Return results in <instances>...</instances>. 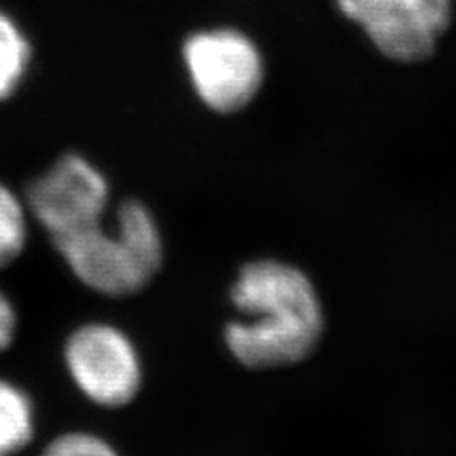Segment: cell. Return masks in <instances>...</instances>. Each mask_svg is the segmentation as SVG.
<instances>
[{"label": "cell", "mask_w": 456, "mask_h": 456, "mask_svg": "<svg viewBox=\"0 0 456 456\" xmlns=\"http://www.w3.org/2000/svg\"><path fill=\"white\" fill-rule=\"evenodd\" d=\"M337 4L365 28L379 52L402 63L428 60L452 16L451 0H337Z\"/></svg>", "instance_id": "cell-6"}, {"label": "cell", "mask_w": 456, "mask_h": 456, "mask_svg": "<svg viewBox=\"0 0 456 456\" xmlns=\"http://www.w3.org/2000/svg\"><path fill=\"white\" fill-rule=\"evenodd\" d=\"M63 358L75 387L99 407H126L141 392L139 350L117 325L90 322L77 327L65 342Z\"/></svg>", "instance_id": "cell-4"}, {"label": "cell", "mask_w": 456, "mask_h": 456, "mask_svg": "<svg viewBox=\"0 0 456 456\" xmlns=\"http://www.w3.org/2000/svg\"><path fill=\"white\" fill-rule=\"evenodd\" d=\"M109 200L102 171L78 154H67L31 183L25 204L53 241L102 223Z\"/></svg>", "instance_id": "cell-5"}, {"label": "cell", "mask_w": 456, "mask_h": 456, "mask_svg": "<svg viewBox=\"0 0 456 456\" xmlns=\"http://www.w3.org/2000/svg\"><path fill=\"white\" fill-rule=\"evenodd\" d=\"M238 316L224 327V345L248 369L265 370L303 362L323 333V310L312 280L289 263L255 259L231 285Z\"/></svg>", "instance_id": "cell-1"}, {"label": "cell", "mask_w": 456, "mask_h": 456, "mask_svg": "<svg viewBox=\"0 0 456 456\" xmlns=\"http://www.w3.org/2000/svg\"><path fill=\"white\" fill-rule=\"evenodd\" d=\"M37 430L33 399L21 387L0 379V456H16Z\"/></svg>", "instance_id": "cell-7"}, {"label": "cell", "mask_w": 456, "mask_h": 456, "mask_svg": "<svg viewBox=\"0 0 456 456\" xmlns=\"http://www.w3.org/2000/svg\"><path fill=\"white\" fill-rule=\"evenodd\" d=\"M53 246L80 283L112 298L145 289L164 263L160 224L139 200L124 202L110 226L102 221Z\"/></svg>", "instance_id": "cell-2"}, {"label": "cell", "mask_w": 456, "mask_h": 456, "mask_svg": "<svg viewBox=\"0 0 456 456\" xmlns=\"http://www.w3.org/2000/svg\"><path fill=\"white\" fill-rule=\"evenodd\" d=\"M18 331V312L10 298L0 291V352L6 350Z\"/></svg>", "instance_id": "cell-11"}, {"label": "cell", "mask_w": 456, "mask_h": 456, "mask_svg": "<svg viewBox=\"0 0 456 456\" xmlns=\"http://www.w3.org/2000/svg\"><path fill=\"white\" fill-rule=\"evenodd\" d=\"M31 57L33 50L21 27L0 10V102L18 92Z\"/></svg>", "instance_id": "cell-8"}, {"label": "cell", "mask_w": 456, "mask_h": 456, "mask_svg": "<svg viewBox=\"0 0 456 456\" xmlns=\"http://www.w3.org/2000/svg\"><path fill=\"white\" fill-rule=\"evenodd\" d=\"M28 209L20 196L0 183V268L16 263L27 246Z\"/></svg>", "instance_id": "cell-9"}, {"label": "cell", "mask_w": 456, "mask_h": 456, "mask_svg": "<svg viewBox=\"0 0 456 456\" xmlns=\"http://www.w3.org/2000/svg\"><path fill=\"white\" fill-rule=\"evenodd\" d=\"M40 456H120L107 439L92 432H65L53 437Z\"/></svg>", "instance_id": "cell-10"}, {"label": "cell", "mask_w": 456, "mask_h": 456, "mask_svg": "<svg viewBox=\"0 0 456 456\" xmlns=\"http://www.w3.org/2000/svg\"><path fill=\"white\" fill-rule=\"evenodd\" d=\"M183 60L196 95L211 110L238 112L261 92V50L238 28L217 27L191 35L183 45Z\"/></svg>", "instance_id": "cell-3"}]
</instances>
